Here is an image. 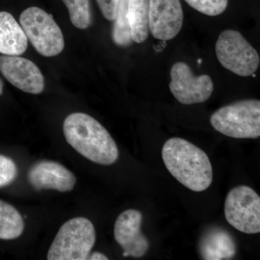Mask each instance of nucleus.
<instances>
[{"mask_svg":"<svg viewBox=\"0 0 260 260\" xmlns=\"http://www.w3.org/2000/svg\"><path fill=\"white\" fill-rule=\"evenodd\" d=\"M162 158L169 173L191 191L206 190L213 182V168L208 155L187 140H168L162 149Z\"/></svg>","mask_w":260,"mask_h":260,"instance_id":"nucleus-1","label":"nucleus"},{"mask_svg":"<svg viewBox=\"0 0 260 260\" xmlns=\"http://www.w3.org/2000/svg\"><path fill=\"white\" fill-rule=\"evenodd\" d=\"M63 133L67 142L85 158L101 165H112L119 158L115 141L96 119L85 113L70 114Z\"/></svg>","mask_w":260,"mask_h":260,"instance_id":"nucleus-2","label":"nucleus"},{"mask_svg":"<svg viewBox=\"0 0 260 260\" xmlns=\"http://www.w3.org/2000/svg\"><path fill=\"white\" fill-rule=\"evenodd\" d=\"M210 124L218 133L230 138L257 139L260 137V102L246 99L224 106L212 114Z\"/></svg>","mask_w":260,"mask_h":260,"instance_id":"nucleus-3","label":"nucleus"},{"mask_svg":"<svg viewBox=\"0 0 260 260\" xmlns=\"http://www.w3.org/2000/svg\"><path fill=\"white\" fill-rule=\"evenodd\" d=\"M95 242V228L90 220L83 217L70 219L59 229L48 251L47 259H88Z\"/></svg>","mask_w":260,"mask_h":260,"instance_id":"nucleus-4","label":"nucleus"},{"mask_svg":"<svg viewBox=\"0 0 260 260\" xmlns=\"http://www.w3.org/2000/svg\"><path fill=\"white\" fill-rule=\"evenodd\" d=\"M20 23L28 40L41 55L51 57L60 54L64 39L59 25L44 10L30 7L20 16Z\"/></svg>","mask_w":260,"mask_h":260,"instance_id":"nucleus-5","label":"nucleus"},{"mask_svg":"<svg viewBox=\"0 0 260 260\" xmlns=\"http://www.w3.org/2000/svg\"><path fill=\"white\" fill-rule=\"evenodd\" d=\"M215 53L220 64L239 76H251L259 66L257 51L238 30L222 32L215 44Z\"/></svg>","mask_w":260,"mask_h":260,"instance_id":"nucleus-6","label":"nucleus"},{"mask_svg":"<svg viewBox=\"0 0 260 260\" xmlns=\"http://www.w3.org/2000/svg\"><path fill=\"white\" fill-rule=\"evenodd\" d=\"M224 213L228 223L239 232H260V198L249 186H239L229 191Z\"/></svg>","mask_w":260,"mask_h":260,"instance_id":"nucleus-7","label":"nucleus"},{"mask_svg":"<svg viewBox=\"0 0 260 260\" xmlns=\"http://www.w3.org/2000/svg\"><path fill=\"white\" fill-rule=\"evenodd\" d=\"M170 76L169 89L178 102L184 105L206 102L213 93V82L209 75L196 76L184 61L173 65Z\"/></svg>","mask_w":260,"mask_h":260,"instance_id":"nucleus-8","label":"nucleus"},{"mask_svg":"<svg viewBox=\"0 0 260 260\" xmlns=\"http://www.w3.org/2000/svg\"><path fill=\"white\" fill-rule=\"evenodd\" d=\"M183 21L180 0H149V30L155 39H174L181 31Z\"/></svg>","mask_w":260,"mask_h":260,"instance_id":"nucleus-9","label":"nucleus"},{"mask_svg":"<svg viewBox=\"0 0 260 260\" xmlns=\"http://www.w3.org/2000/svg\"><path fill=\"white\" fill-rule=\"evenodd\" d=\"M0 72L12 85L22 91L42 93L45 80L35 63L20 56H0Z\"/></svg>","mask_w":260,"mask_h":260,"instance_id":"nucleus-10","label":"nucleus"},{"mask_svg":"<svg viewBox=\"0 0 260 260\" xmlns=\"http://www.w3.org/2000/svg\"><path fill=\"white\" fill-rule=\"evenodd\" d=\"M143 215L139 210H126L118 216L114 238L122 248L124 256L141 257L149 249L148 239L141 232Z\"/></svg>","mask_w":260,"mask_h":260,"instance_id":"nucleus-11","label":"nucleus"},{"mask_svg":"<svg viewBox=\"0 0 260 260\" xmlns=\"http://www.w3.org/2000/svg\"><path fill=\"white\" fill-rule=\"evenodd\" d=\"M28 179L36 190L53 189L61 192L73 190L77 181L73 172L61 164L51 160H43L32 166Z\"/></svg>","mask_w":260,"mask_h":260,"instance_id":"nucleus-12","label":"nucleus"},{"mask_svg":"<svg viewBox=\"0 0 260 260\" xmlns=\"http://www.w3.org/2000/svg\"><path fill=\"white\" fill-rule=\"evenodd\" d=\"M200 253L205 260L231 259L236 255L237 244L226 230L222 228H213L202 237Z\"/></svg>","mask_w":260,"mask_h":260,"instance_id":"nucleus-13","label":"nucleus"},{"mask_svg":"<svg viewBox=\"0 0 260 260\" xmlns=\"http://www.w3.org/2000/svg\"><path fill=\"white\" fill-rule=\"evenodd\" d=\"M28 48V39L21 25L8 12H0V54L20 56Z\"/></svg>","mask_w":260,"mask_h":260,"instance_id":"nucleus-14","label":"nucleus"},{"mask_svg":"<svg viewBox=\"0 0 260 260\" xmlns=\"http://www.w3.org/2000/svg\"><path fill=\"white\" fill-rule=\"evenodd\" d=\"M127 17L133 42H144L149 35V0H127Z\"/></svg>","mask_w":260,"mask_h":260,"instance_id":"nucleus-15","label":"nucleus"},{"mask_svg":"<svg viewBox=\"0 0 260 260\" xmlns=\"http://www.w3.org/2000/svg\"><path fill=\"white\" fill-rule=\"evenodd\" d=\"M24 226L23 219L18 210L0 200V239L12 240L20 237Z\"/></svg>","mask_w":260,"mask_h":260,"instance_id":"nucleus-16","label":"nucleus"},{"mask_svg":"<svg viewBox=\"0 0 260 260\" xmlns=\"http://www.w3.org/2000/svg\"><path fill=\"white\" fill-rule=\"evenodd\" d=\"M112 30V39L116 45L127 47L133 42L132 39L127 17V0H119L117 13Z\"/></svg>","mask_w":260,"mask_h":260,"instance_id":"nucleus-17","label":"nucleus"},{"mask_svg":"<svg viewBox=\"0 0 260 260\" xmlns=\"http://www.w3.org/2000/svg\"><path fill=\"white\" fill-rule=\"evenodd\" d=\"M69 11L70 18L75 27L86 29L92 24V13L89 0H62Z\"/></svg>","mask_w":260,"mask_h":260,"instance_id":"nucleus-18","label":"nucleus"},{"mask_svg":"<svg viewBox=\"0 0 260 260\" xmlns=\"http://www.w3.org/2000/svg\"><path fill=\"white\" fill-rule=\"evenodd\" d=\"M191 8L208 15L217 16L226 10L229 0H184Z\"/></svg>","mask_w":260,"mask_h":260,"instance_id":"nucleus-19","label":"nucleus"},{"mask_svg":"<svg viewBox=\"0 0 260 260\" xmlns=\"http://www.w3.org/2000/svg\"><path fill=\"white\" fill-rule=\"evenodd\" d=\"M17 175L18 168L13 159L0 155V188L13 183Z\"/></svg>","mask_w":260,"mask_h":260,"instance_id":"nucleus-20","label":"nucleus"},{"mask_svg":"<svg viewBox=\"0 0 260 260\" xmlns=\"http://www.w3.org/2000/svg\"><path fill=\"white\" fill-rule=\"evenodd\" d=\"M104 18L109 21H114L117 13L119 0H96Z\"/></svg>","mask_w":260,"mask_h":260,"instance_id":"nucleus-21","label":"nucleus"},{"mask_svg":"<svg viewBox=\"0 0 260 260\" xmlns=\"http://www.w3.org/2000/svg\"><path fill=\"white\" fill-rule=\"evenodd\" d=\"M88 259L90 260H107L109 259V258L107 257V256L104 255L102 253L99 252V251H96V252H94L93 254H90L89 255Z\"/></svg>","mask_w":260,"mask_h":260,"instance_id":"nucleus-22","label":"nucleus"},{"mask_svg":"<svg viewBox=\"0 0 260 260\" xmlns=\"http://www.w3.org/2000/svg\"><path fill=\"white\" fill-rule=\"evenodd\" d=\"M3 88H4V83H3V80L0 78V95L3 93Z\"/></svg>","mask_w":260,"mask_h":260,"instance_id":"nucleus-23","label":"nucleus"}]
</instances>
